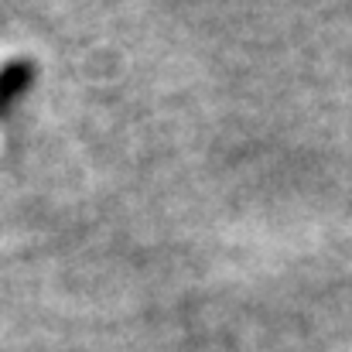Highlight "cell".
Listing matches in <instances>:
<instances>
[{"mask_svg":"<svg viewBox=\"0 0 352 352\" xmlns=\"http://www.w3.org/2000/svg\"><path fill=\"white\" fill-rule=\"evenodd\" d=\"M28 82H31V69H28L24 62L7 65V69L0 72V107H3L7 100H14L17 93H24Z\"/></svg>","mask_w":352,"mask_h":352,"instance_id":"6da1fadb","label":"cell"}]
</instances>
